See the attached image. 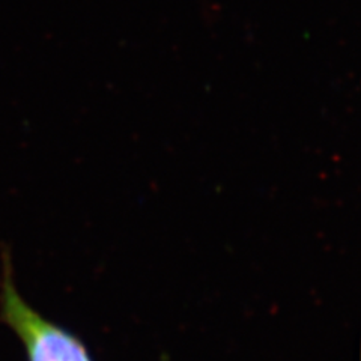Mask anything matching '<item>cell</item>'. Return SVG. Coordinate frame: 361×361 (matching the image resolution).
Listing matches in <instances>:
<instances>
[{"mask_svg": "<svg viewBox=\"0 0 361 361\" xmlns=\"http://www.w3.org/2000/svg\"><path fill=\"white\" fill-rule=\"evenodd\" d=\"M0 322L17 336L27 361H95L80 337L45 318L21 295L6 245L0 252Z\"/></svg>", "mask_w": 361, "mask_h": 361, "instance_id": "obj_1", "label": "cell"}]
</instances>
